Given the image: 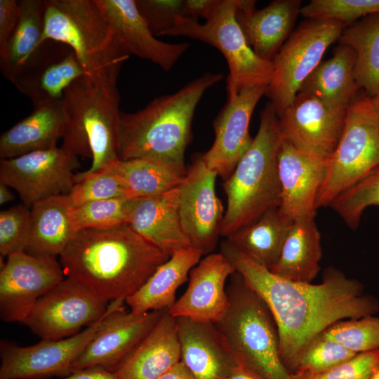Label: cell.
<instances>
[{
    "label": "cell",
    "instance_id": "cell-1",
    "mask_svg": "<svg viewBox=\"0 0 379 379\" xmlns=\"http://www.w3.org/2000/svg\"><path fill=\"white\" fill-rule=\"evenodd\" d=\"M220 252L270 310L278 328L280 359L290 373L307 346L332 324L379 310L377 300L363 294L362 284L338 269L327 268L321 284L295 282L273 274L227 240Z\"/></svg>",
    "mask_w": 379,
    "mask_h": 379
},
{
    "label": "cell",
    "instance_id": "cell-2",
    "mask_svg": "<svg viewBox=\"0 0 379 379\" xmlns=\"http://www.w3.org/2000/svg\"><path fill=\"white\" fill-rule=\"evenodd\" d=\"M169 258L124 224L78 232L60 262L66 277L111 302L133 295Z\"/></svg>",
    "mask_w": 379,
    "mask_h": 379
},
{
    "label": "cell",
    "instance_id": "cell-3",
    "mask_svg": "<svg viewBox=\"0 0 379 379\" xmlns=\"http://www.w3.org/2000/svg\"><path fill=\"white\" fill-rule=\"evenodd\" d=\"M222 79L221 73L206 72L136 112H121L119 159H151L186 171L185 152L196 107L204 93Z\"/></svg>",
    "mask_w": 379,
    "mask_h": 379
},
{
    "label": "cell",
    "instance_id": "cell-4",
    "mask_svg": "<svg viewBox=\"0 0 379 379\" xmlns=\"http://www.w3.org/2000/svg\"><path fill=\"white\" fill-rule=\"evenodd\" d=\"M117 77L84 74L63 93L66 124L62 147L77 157L92 159L86 173L100 171L119 159Z\"/></svg>",
    "mask_w": 379,
    "mask_h": 379
},
{
    "label": "cell",
    "instance_id": "cell-5",
    "mask_svg": "<svg viewBox=\"0 0 379 379\" xmlns=\"http://www.w3.org/2000/svg\"><path fill=\"white\" fill-rule=\"evenodd\" d=\"M281 142L278 117L269 102L260 112L259 128L251 145L223 182L227 207L220 236L227 238L267 211L279 208L278 152Z\"/></svg>",
    "mask_w": 379,
    "mask_h": 379
},
{
    "label": "cell",
    "instance_id": "cell-6",
    "mask_svg": "<svg viewBox=\"0 0 379 379\" xmlns=\"http://www.w3.org/2000/svg\"><path fill=\"white\" fill-rule=\"evenodd\" d=\"M229 279V305L215 324L236 359L267 379H293L281 361L278 328L268 306L239 272Z\"/></svg>",
    "mask_w": 379,
    "mask_h": 379
},
{
    "label": "cell",
    "instance_id": "cell-7",
    "mask_svg": "<svg viewBox=\"0 0 379 379\" xmlns=\"http://www.w3.org/2000/svg\"><path fill=\"white\" fill-rule=\"evenodd\" d=\"M44 4L41 43L50 39L69 46L85 74L118 77L130 53L119 43L95 0H44Z\"/></svg>",
    "mask_w": 379,
    "mask_h": 379
},
{
    "label": "cell",
    "instance_id": "cell-8",
    "mask_svg": "<svg viewBox=\"0 0 379 379\" xmlns=\"http://www.w3.org/2000/svg\"><path fill=\"white\" fill-rule=\"evenodd\" d=\"M379 166V128L371 97L357 95L348 106L340 141L326 160L316 206H329L340 194Z\"/></svg>",
    "mask_w": 379,
    "mask_h": 379
},
{
    "label": "cell",
    "instance_id": "cell-9",
    "mask_svg": "<svg viewBox=\"0 0 379 379\" xmlns=\"http://www.w3.org/2000/svg\"><path fill=\"white\" fill-rule=\"evenodd\" d=\"M238 4L239 0H219L205 23L179 16L164 35L187 36L218 48L227 62V83L236 90L248 86H268L272 62L260 58L248 45L236 19Z\"/></svg>",
    "mask_w": 379,
    "mask_h": 379
},
{
    "label": "cell",
    "instance_id": "cell-10",
    "mask_svg": "<svg viewBox=\"0 0 379 379\" xmlns=\"http://www.w3.org/2000/svg\"><path fill=\"white\" fill-rule=\"evenodd\" d=\"M347 25L324 18H305L272 60L273 74L265 95L277 117L290 105L307 77Z\"/></svg>",
    "mask_w": 379,
    "mask_h": 379
},
{
    "label": "cell",
    "instance_id": "cell-11",
    "mask_svg": "<svg viewBox=\"0 0 379 379\" xmlns=\"http://www.w3.org/2000/svg\"><path fill=\"white\" fill-rule=\"evenodd\" d=\"M108 305L83 284L66 277L37 300L22 324L41 340H60L97 321Z\"/></svg>",
    "mask_w": 379,
    "mask_h": 379
},
{
    "label": "cell",
    "instance_id": "cell-12",
    "mask_svg": "<svg viewBox=\"0 0 379 379\" xmlns=\"http://www.w3.org/2000/svg\"><path fill=\"white\" fill-rule=\"evenodd\" d=\"M79 166L77 155L55 146L1 159L0 182L14 189L23 204L31 208L46 199L67 194Z\"/></svg>",
    "mask_w": 379,
    "mask_h": 379
},
{
    "label": "cell",
    "instance_id": "cell-13",
    "mask_svg": "<svg viewBox=\"0 0 379 379\" xmlns=\"http://www.w3.org/2000/svg\"><path fill=\"white\" fill-rule=\"evenodd\" d=\"M109 312L74 335L60 340H41L22 347L3 340L0 345V379H46L66 377L88 343L95 337Z\"/></svg>",
    "mask_w": 379,
    "mask_h": 379
},
{
    "label": "cell",
    "instance_id": "cell-14",
    "mask_svg": "<svg viewBox=\"0 0 379 379\" xmlns=\"http://www.w3.org/2000/svg\"><path fill=\"white\" fill-rule=\"evenodd\" d=\"M348 106L330 105L298 93L278 117L281 139L306 154L326 160L342 136Z\"/></svg>",
    "mask_w": 379,
    "mask_h": 379
},
{
    "label": "cell",
    "instance_id": "cell-15",
    "mask_svg": "<svg viewBox=\"0 0 379 379\" xmlns=\"http://www.w3.org/2000/svg\"><path fill=\"white\" fill-rule=\"evenodd\" d=\"M217 176L199 155L178 186V210L183 230L191 246L203 255L214 251L225 214L215 193Z\"/></svg>",
    "mask_w": 379,
    "mask_h": 379
},
{
    "label": "cell",
    "instance_id": "cell-16",
    "mask_svg": "<svg viewBox=\"0 0 379 379\" xmlns=\"http://www.w3.org/2000/svg\"><path fill=\"white\" fill-rule=\"evenodd\" d=\"M65 274L55 257L25 251L7 257L0 272V317L5 322L26 319L37 300L62 281Z\"/></svg>",
    "mask_w": 379,
    "mask_h": 379
},
{
    "label": "cell",
    "instance_id": "cell-17",
    "mask_svg": "<svg viewBox=\"0 0 379 379\" xmlns=\"http://www.w3.org/2000/svg\"><path fill=\"white\" fill-rule=\"evenodd\" d=\"M267 88V86H248L236 90L227 83V100L213 122V143L201 154L208 168L223 181L231 175L252 144L250 120Z\"/></svg>",
    "mask_w": 379,
    "mask_h": 379
},
{
    "label": "cell",
    "instance_id": "cell-18",
    "mask_svg": "<svg viewBox=\"0 0 379 379\" xmlns=\"http://www.w3.org/2000/svg\"><path fill=\"white\" fill-rule=\"evenodd\" d=\"M124 302L125 299L110 302L101 327L73 364L72 373L93 367L114 371L148 335L165 311L135 314L124 310Z\"/></svg>",
    "mask_w": 379,
    "mask_h": 379
},
{
    "label": "cell",
    "instance_id": "cell-19",
    "mask_svg": "<svg viewBox=\"0 0 379 379\" xmlns=\"http://www.w3.org/2000/svg\"><path fill=\"white\" fill-rule=\"evenodd\" d=\"M84 74L74 51L49 39L41 43L8 79L35 107L62 99L65 89Z\"/></svg>",
    "mask_w": 379,
    "mask_h": 379
},
{
    "label": "cell",
    "instance_id": "cell-20",
    "mask_svg": "<svg viewBox=\"0 0 379 379\" xmlns=\"http://www.w3.org/2000/svg\"><path fill=\"white\" fill-rule=\"evenodd\" d=\"M325 170L326 160L306 154L281 139L278 152L279 211L284 220L292 223L315 218Z\"/></svg>",
    "mask_w": 379,
    "mask_h": 379
},
{
    "label": "cell",
    "instance_id": "cell-21",
    "mask_svg": "<svg viewBox=\"0 0 379 379\" xmlns=\"http://www.w3.org/2000/svg\"><path fill=\"white\" fill-rule=\"evenodd\" d=\"M236 272L220 252L211 253L191 270L185 293L168 310L175 318L218 322L229 305L226 281Z\"/></svg>",
    "mask_w": 379,
    "mask_h": 379
},
{
    "label": "cell",
    "instance_id": "cell-22",
    "mask_svg": "<svg viewBox=\"0 0 379 379\" xmlns=\"http://www.w3.org/2000/svg\"><path fill=\"white\" fill-rule=\"evenodd\" d=\"M121 46L131 54L169 71L190 44L167 43L152 34L135 0H95Z\"/></svg>",
    "mask_w": 379,
    "mask_h": 379
},
{
    "label": "cell",
    "instance_id": "cell-23",
    "mask_svg": "<svg viewBox=\"0 0 379 379\" xmlns=\"http://www.w3.org/2000/svg\"><path fill=\"white\" fill-rule=\"evenodd\" d=\"M255 6V1L239 0L236 19L255 53L272 62L294 30L302 1L274 0L261 9Z\"/></svg>",
    "mask_w": 379,
    "mask_h": 379
},
{
    "label": "cell",
    "instance_id": "cell-24",
    "mask_svg": "<svg viewBox=\"0 0 379 379\" xmlns=\"http://www.w3.org/2000/svg\"><path fill=\"white\" fill-rule=\"evenodd\" d=\"M126 224L169 256L192 246L180 218L178 187L159 195L131 199Z\"/></svg>",
    "mask_w": 379,
    "mask_h": 379
},
{
    "label": "cell",
    "instance_id": "cell-25",
    "mask_svg": "<svg viewBox=\"0 0 379 379\" xmlns=\"http://www.w3.org/2000/svg\"><path fill=\"white\" fill-rule=\"evenodd\" d=\"M180 361L194 379H227L238 363L215 324L175 318Z\"/></svg>",
    "mask_w": 379,
    "mask_h": 379
},
{
    "label": "cell",
    "instance_id": "cell-26",
    "mask_svg": "<svg viewBox=\"0 0 379 379\" xmlns=\"http://www.w3.org/2000/svg\"><path fill=\"white\" fill-rule=\"evenodd\" d=\"M180 359L177 321L165 310L152 331L114 372L119 379H157Z\"/></svg>",
    "mask_w": 379,
    "mask_h": 379
},
{
    "label": "cell",
    "instance_id": "cell-27",
    "mask_svg": "<svg viewBox=\"0 0 379 379\" xmlns=\"http://www.w3.org/2000/svg\"><path fill=\"white\" fill-rule=\"evenodd\" d=\"M34 107L29 116L1 134V159L52 148L62 138L66 124L62 98Z\"/></svg>",
    "mask_w": 379,
    "mask_h": 379
},
{
    "label": "cell",
    "instance_id": "cell-28",
    "mask_svg": "<svg viewBox=\"0 0 379 379\" xmlns=\"http://www.w3.org/2000/svg\"><path fill=\"white\" fill-rule=\"evenodd\" d=\"M202 255V253L193 246L175 252L137 291L125 299L130 311L142 314L168 310L176 301L178 288L189 280L191 270Z\"/></svg>",
    "mask_w": 379,
    "mask_h": 379
},
{
    "label": "cell",
    "instance_id": "cell-29",
    "mask_svg": "<svg viewBox=\"0 0 379 379\" xmlns=\"http://www.w3.org/2000/svg\"><path fill=\"white\" fill-rule=\"evenodd\" d=\"M67 194L42 200L31 209V232L25 252L32 255H60L77 233L72 225Z\"/></svg>",
    "mask_w": 379,
    "mask_h": 379
},
{
    "label": "cell",
    "instance_id": "cell-30",
    "mask_svg": "<svg viewBox=\"0 0 379 379\" xmlns=\"http://www.w3.org/2000/svg\"><path fill=\"white\" fill-rule=\"evenodd\" d=\"M356 55L339 44L333 55L321 61L302 84L298 93L310 95L333 106H348L359 88L354 77Z\"/></svg>",
    "mask_w": 379,
    "mask_h": 379
},
{
    "label": "cell",
    "instance_id": "cell-31",
    "mask_svg": "<svg viewBox=\"0 0 379 379\" xmlns=\"http://www.w3.org/2000/svg\"><path fill=\"white\" fill-rule=\"evenodd\" d=\"M321 234L315 220H300L290 225L279 258L270 270L289 281L311 283L320 270Z\"/></svg>",
    "mask_w": 379,
    "mask_h": 379
},
{
    "label": "cell",
    "instance_id": "cell-32",
    "mask_svg": "<svg viewBox=\"0 0 379 379\" xmlns=\"http://www.w3.org/2000/svg\"><path fill=\"white\" fill-rule=\"evenodd\" d=\"M102 170L114 175L131 199L157 196L174 189L187 173L164 162L145 158L119 159Z\"/></svg>",
    "mask_w": 379,
    "mask_h": 379
},
{
    "label": "cell",
    "instance_id": "cell-33",
    "mask_svg": "<svg viewBox=\"0 0 379 379\" xmlns=\"http://www.w3.org/2000/svg\"><path fill=\"white\" fill-rule=\"evenodd\" d=\"M291 224L281 217L279 208H273L226 240L248 258L270 270L279 258Z\"/></svg>",
    "mask_w": 379,
    "mask_h": 379
},
{
    "label": "cell",
    "instance_id": "cell-34",
    "mask_svg": "<svg viewBox=\"0 0 379 379\" xmlns=\"http://www.w3.org/2000/svg\"><path fill=\"white\" fill-rule=\"evenodd\" d=\"M337 41L350 46L356 55L354 77L359 88L373 97L379 92V13L345 27Z\"/></svg>",
    "mask_w": 379,
    "mask_h": 379
},
{
    "label": "cell",
    "instance_id": "cell-35",
    "mask_svg": "<svg viewBox=\"0 0 379 379\" xmlns=\"http://www.w3.org/2000/svg\"><path fill=\"white\" fill-rule=\"evenodd\" d=\"M17 27L0 57V69L8 79L41 43L44 29V0H20Z\"/></svg>",
    "mask_w": 379,
    "mask_h": 379
},
{
    "label": "cell",
    "instance_id": "cell-36",
    "mask_svg": "<svg viewBox=\"0 0 379 379\" xmlns=\"http://www.w3.org/2000/svg\"><path fill=\"white\" fill-rule=\"evenodd\" d=\"M131 199L121 197L72 206L70 217L74 230H105L126 224Z\"/></svg>",
    "mask_w": 379,
    "mask_h": 379
},
{
    "label": "cell",
    "instance_id": "cell-37",
    "mask_svg": "<svg viewBox=\"0 0 379 379\" xmlns=\"http://www.w3.org/2000/svg\"><path fill=\"white\" fill-rule=\"evenodd\" d=\"M373 206H379V166L337 197L329 206L354 230L364 211Z\"/></svg>",
    "mask_w": 379,
    "mask_h": 379
},
{
    "label": "cell",
    "instance_id": "cell-38",
    "mask_svg": "<svg viewBox=\"0 0 379 379\" xmlns=\"http://www.w3.org/2000/svg\"><path fill=\"white\" fill-rule=\"evenodd\" d=\"M321 335L359 354L379 350V317L372 315L339 321Z\"/></svg>",
    "mask_w": 379,
    "mask_h": 379
},
{
    "label": "cell",
    "instance_id": "cell-39",
    "mask_svg": "<svg viewBox=\"0 0 379 379\" xmlns=\"http://www.w3.org/2000/svg\"><path fill=\"white\" fill-rule=\"evenodd\" d=\"M67 195L72 206L97 200L128 197L121 182L105 170L77 173L75 183Z\"/></svg>",
    "mask_w": 379,
    "mask_h": 379
},
{
    "label": "cell",
    "instance_id": "cell-40",
    "mask_svg": "<svg viewBox=\"0 0 379 379\" xmlns=\"http://www.w3.org/2000/svg\"><path fill=\"white\" fill-rule=\"evenodd\" d=\"M378 13L379 0H312L300 9L305 18L333 20L347 26Z\"/></svg>",
    "mask_w": 379,
    "mask_h": 379
},
{
    "label": "cell",
    "instance_id": "cell-41",
    "mask_svg": "<svg viewBox=\"0 0 379 379\" xmlns=\"http://www.w3.org/2000/svg\"><path fill=\"white\" fill-rule=\"evenodd\" d=\"M356 354L321 333L305 349L291 373H321L351 359Z\"/></svg>",
    "mask_w": 379,
    "mask_h": 379
},
{
    "label": "cell",
    "instance_id": "cell-42",
    "mask_svg": "<svg viewBox=\"0 0 379 379\" xmlns=\"http://www.w3.org/2000/svg\"><path fill=\"white\" fill-rule=\"evenodd\" d=\"M31 209L18 204L0 212L1 258L25 251L31 232Z\"/></svg>",
    "mask_w": 379,
    "mask_h": 379
},
{
    "label": "cell",
    "instance_id": "cell-43",
    "mask_svg": "<svg viewBox=\"0 0 379 379\" xmlns=\"http://www.w3.org/2000/svg\"><path fill=\"white\" fill-rule=\"evenodd\" d=\"M138 10L157 37L164 36L184 16V0H135Z\"/></svg>",
    "mask_w": 379,
    "mask_h": 379
},
{
    "label": "cell",
    "instance_id": "cell-44",
    "mask_svg": "<svg viewBox=\"0 0 379 379\" xmlns=\"http://www.w3.org/2000/svg\"><path fill=\"white\" fill-rule=\"evenodd\" d=\"M379 363V350L356 354L351 359L326 371L291 373L293 379H368Z\"/></svg>",
    "mask_w": 379,
    "mask_h": 379
},
{
    "label": "cell",
    "instance_id": "cell-45",
    "mask_svg": "<svg viewBox=\"0 0 379 379\" xmlns=\"http://www.w3.org/2000/svg\"><path fill=\"white\" fill-rule=\"evenodd\" d=\"M20 15L19 1L0 0V57L17 27Z\"/></svg>",
    "mask_w": 379,
    "mask_h": 379
},
{
    "label": "cell",
    "instance_id": "cell-46",
    "mask_svg": "<svg viewBox=\"0 0 379 379\" xmlns=\"http://www.w3.org/2000/svg\"><path fill=\"white\" fill-rule=\"evenodd\" d=\"M219 0H184V16L198 19L208 18Z\"/></svg>",
    "mask_w": 379,
    "mask_h": 379
},
{
    "label": "cell",
    "instance_id": "cell-47",
    "mask_svg": "<svg viewBox=\"0 0 379 379\" xmlns=\"http://www.w3.org/2000/svg\"><path fill=\"white\" fill-rule=\"evenodd\" d=\"M60 379H119L115 372L99 367L77 371Z\"/></svg>",
    "mask_w": 379,
    "mask_h": 379
},
{
    "label": "cell",
    "instance_id": "cell-48",
    "mask_svg": "<svg viewBox=\"0 0 379 379\" xmlns=\"http://www.w3.org/2000/svg\"><path fill=\"white\" fill-rule=\"evenodd\" d=\"M227 379H267L262 375L248 368L237 363L231 370Z\"/></svg>",
    "mask_w": 379,
    "mask_h": 379
},
{
    "label": "cell",
    "instance_id": "cell-49",
    "mask_svg": "<svg viewBox=\"0 0 379 379\" xmlns=\"http://www.w3.org/2000/svg\"><path fill=\"white\" fill-rule=\"evenodd\" d=\"M157 379H194L192 373L180 361Z\"/></svg>",
    "mask_w": 379,
    "mask_h": 379
},
{
    "label": "cell",
    "instance_id": "cell-50",
    "mask_svg": "<svg viewBox=\"0 0 379 379\" xmlns=\"http://www.w3.org/2000/svg\"><path fill=\"white\" fill-rule=\"evenodd\" d=\"M10 187L0 182V204L3 205L6 203L13 201L15 197L10 190Z\"/></svg>",
    "mask_w": 379,
    "mask_h": 379
},
{
    "label": "cell",
    "instance_id": "cell-51",
    "mask_svg": "<svg viewBox=\"0 0 379 379\" xmlns=\"http://www.w3.org/2000/svg\"><path fill=\"white\" fill-rule=\"evenodd\" d=\"M371 104L375 121L379 128V92L373 97H371Z\"/></svg>",
    "mask_w": 379,
    "mask_h": 379
},
{
    "label": "cell",
    "instance_id": "cell-52",
    "mask_svg": "<svg viewBox=\"0 0 379 379\" xmlns=\"http://www.w3.org/2000/svg\"><path fill=\"white\" fill-rule=\"evenodd\" d=\"M368 379H379V363Z\"/></svg>",
    "mask_w": 379,
    "mask_h": 379
}]
</instances>
